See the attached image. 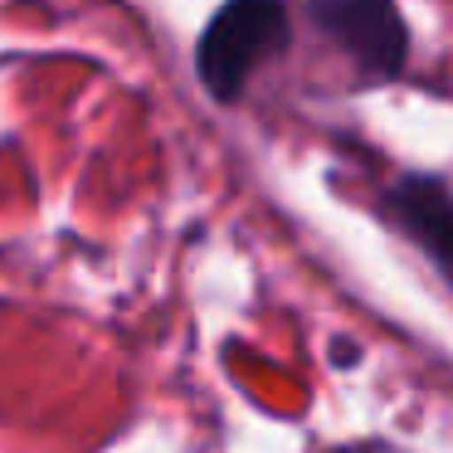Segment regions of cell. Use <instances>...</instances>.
I'll return each mask as SVG.
<instances>
[{"label": "cell", "mask_w": 453, "mask_h": 453, "mask_svg": "<svg viewBox=\"0 0 453 453\" xmlns=\"http://www.w3.org/2000/svg\"><path fill=\"white\" fill-rule=\"evenodd\" d=\"M288 44V15L283 5H268V0H244V5H225V11L210 20L205 40H200L196 69L205 79V88L219 103L239 98L249 83V73L278 54Z\"/></svg>", "instance_id": "6da1fadb"}, {"label": "cell", "mask_w": 453, "mask_h": 453, "mask_svg": "<svg viewBox=\"0 0 453 453\" xmlns=\"http://www.w3.org/2000/svg\"><path fill=\"white\" fill-rule=\"evenodd\" d=\"M385 210L434 258V268L453 288V196H449V186L439 176H404L385 190Z\"/></svg>", "instance_id": "3957f363"}, {"label": "cell", "mask_w": 453, "mask_h": 453, "mask_svg": "<svg viewBox=\"0 0 453 453\" xmlns=\"http://www.w3.org/2000/svg\"><path fill=\"white\" fill-rule=\"evenodd\" d=\"M312 20L365 73H400L404 54H410V30H404L400 11L380 5V0H326L312 11Z\"/></svg>", "instance_id": "7a4b0ae2"}]
</instances>
